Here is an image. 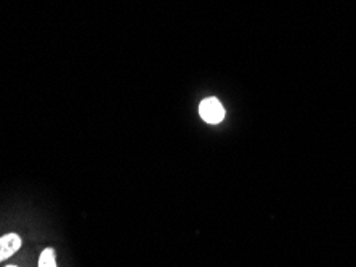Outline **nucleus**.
Wrapping results in <instances>:
<instances>
[{"label": "nucleus", "mask_w": 356, "mask_h": 267, "mask_svg": "<svg viewBox=\"0 0 356 267\" xmlns=\"http://www.w3.org/2000/svg\"><path fill=\"white\" fill-rule=\"evenodd\" d=\"M7 267H18V266H7Z\"/></svg>", "instance_id": "obj_4"}, {"label": "nucleus", "mask_w": 356, "mask_h": 267, "mask_svg": "<svg viewBox=\"0 0 356 267\" xmlns=\"http://www.w3.org/2000/svg\"><path fill=\"white\" fill-rule=\"evenodd\" d=\"M21 248V237L18 234H7L0 237V263L8 259Z\"/></svg>", "instance_id": "obj_2"}, {"label": "nucleus", "mask_w": 356, "mask_h": 267, "mask_svg": "<svg viewBox=\"0 0 356 267\" xmlns=\"http://www.w3.org/2000/svg\"><path fill=\"white\" fill-rule=\"evenodd\" d=\"M39 267H56L54 248H45L44 251H42V255L39 258Z\"/></svg>", "instance_id": "obj_3"}, {"label": "nucleus", "mask_w": 356, "mask_h": 267, "mask_svg": "<svg viewBox=\"0 0 356 267\" xmlns=\"http://www.w3.org/2000/svg\"><path fill=\"white\" fill-rule=\"evenodd\" d=\"M199 114L207 123H220L225 117V109L217 98H207L199 104Z\"/></svg>", "instance_id": "obj_1"}]
</instances>
